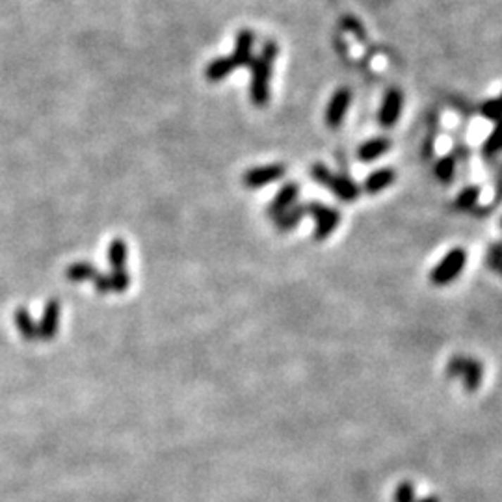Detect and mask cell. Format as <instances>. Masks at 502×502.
Wrapping results in <instances>:
<instances>
[{
	"label": "cell",
	"mask_w": 502,
	"mask_h": 502,
	"mask_svg": "<svg viewBox=\"0 0 502 502\" xmlns=\"http://www.w3.org/2000/svg\"><path fill=\"white\" fill-rule=\"evenodd\" d=\"M277 43L275 42H266L263 47V52H261L259 58H253L251 62V71H253V80H251V101H253L255 106H264L268 103L270 99V75H272V63L277 58Z\"/></svg>",
	"instance_id": "cell-1"
},
{
	"label": "cell",
	"mask_w": 502,
	"mask_h": 502,
	"mask_svg": "<svg viewBox=\"0 0 502 502\" xmlns=\"http://www.w3.org/2000/svg\"><path fill=\"white\" fill-rule=\"evenodd\" d=\"M253 32L251 30H242L237 37V49L231 56L227 58H220V60H214L211 65L207 68V78L213 80V82H218L233 73L237 68H244V65H251L253 62V56H251V47H253Z\"/></svg>",
	"instance_id": "cell-2"
},
{
	"label": "cell",
	"mask_w": 502,
	"mask_h": 502,
	"mask_svg": "<svg viewBox=\"0 0 502 502\" xmlns=\"http://www.w3.org/2000/svg\"><path fill=\"white\" fill-rule=\"evenodd\" d=\"M465 263H467L465 249L461 248L451 249V251L443 257V261L432 270L430 281L437 287L448 285V283L458 280V275L461 274V270H463Z\"/></svg>",
	"instance_id": "cell-3"
},
{
	"label": "cell",
	"mask_w": 502,
	"mask_h": 502,
	"mask_svg": "<svg viewBox=\"0 0 502 502\" xmlns=\"http://www.w3.org/2000/svg\"><path fill=\"white\" fill-rule=\"evenodd\" d=\"M306 208L307 214L315 220V239L326 240L327 237H332L333 231L341 223V213L337 208L322 205L320 201L307 203Z\"/></svg>",
	"instance_id": "cell-4"
},
{
	"label": "cell",
	"mask_w": 502,
	"mask_h": 502,
	"mask_svg": "<svg viewBox=\"0 0 502 502\" xmlns=\"http://www.w3.org/2000/svg\"><path fill=\"white\" fill-rule=\"evenodd\" d=\"M285 175V166L283 164H268V166L251 168L242 175V184L249 190H257L263 188L270 182L280 181L281 177Z\"/></svg>",
	"instance_id": "cell-5"
},
{
	"label": "cell",
	"mask_w": 502,
	"mask_h": 502,
	"mask_svg": "<svg viewBox=\"0 0 502 502\" xmlns=\"http://www.w3.org/2000/svg\"><path fill=\"white\" fill-rule=\"evenodd\" d=\"M350 103H352V94L348 88H339L332 95V101H330L326 110V123L330 129H337L342 123Z\"/></svg>",
	"instance_id": "cell-6"
},
{
	"label": "cell",
	"mask_w": 502,
	"mask_h": 502,
	"mask_svg": "<svg viewBox=\"0 0 502 502\" xmlns=\"http://www.w3.org/2000/svg\"><path fill=\"white\" fill-rule=\"evenodd\" d=\"M402 104H404V95L400 89H389L387 95L383 97L382 108H379L378 120L383 127H393L400 118V112H402Z\"/></svg>",
	"instance_id": "cell-7"
},
{
	"label": "cell",
	"mask_w": 502,
	"mask_h": 502,
	"mask_svg": "<svg viewBox=\"0 0 502 502\" xmlns=\"http://www.w3.org/2000/svg\"><path fill=\"white\" fill-rule=\"evenodd\" d=\"M298 194H300V187L298 182H287L285 187H281L280 192L275 194L272 203L268 207V214L270 218H277L280 214H283L285 211H289L292 205H296V199H298Z\"/></svg>",
	"instance_id": "cell-8"
},
{
	"label": "cell",
	"mask_w": 502,
	"mask_h": 502,
	"mask_svg": "<svg viewBox=\"0 0 502 502\" xmlns=\"http://www.w3.org/2000/svg\"><path fill=\"white\" fill-rule=\"evenodd\" d=\"M58 324H60V301L49 300L45 306V313L43 318L37 326V339L39 341H51L54 339L58 332Z\"/></svg>",
	"instance_id": "cell-9"
},
{
	"label": "cell",
	"mask_w": 502,
	"mask_h": 502,
	"mask_svg": "<svg viewBox=\"0 0 502 502\" xmlns=\"http://www.w3.org/2000/svg\"><path fill=\"white\" fill-rule=\"evenodd\" d=\"M326 188H330L333 192V196H337L344 203H353L359 197V187L346 175L333 173Z\"/></svg>",
	"instance_id": "cell-10"
},
{
	"label": "cell",
	"mask_w": 502,
	"mask_h": 502,
	"mask_svg": "<svg viewBox=\"0 0 502 502\" xmlns=\"http://www.w3.org/2000/svg\"><path fill=\"white\" fill-rule=\"evenodd\" d=\"M394 181H396V171L391 170V168H382V170L372 171V173L365 179L363 190L370 194V196H374V194H379V192L391 187Z\"/></svg>",
	"instance_id": "cell-11"
},
{
	"label": "cell",
	"mask_w": 502,
	"mask_h": 502,
	"mask_svg": "<svg viewBox=\"0 0 502 502\" xmlns=\"http://www.w3.org/2000/svg\"><path fill=\"white\" fill-rule=\"evenodd\" d=\"M482 376H484V367L482 363L475 358H465V363H463V370H461L460 378L463 382V387L472 393L480 387L482 383Z\"/></svg>",
	"instance_id": "cell-12"
},
{
	"label": "cell",
	"mask_w": 502,
	"mask_h": 502,
	"mask_svg": "<svg viewBox=\"0 0 502 502\" xmlns=\"http://www.w3.org/2000/svg\"><path fill=\"white\" fill-rule=\"evenodd\" d=\"M307 214V208L306 205H292V207L289 208V211H285L283 214H280L277 218H274L275 222V227L280 229L281 233H289V231H292V229L298 225V223L303 220V216Z\"/></svg>",
	"instance_id": "cell-13"
},
{
	"label": "cell",
	"mask_w": 502,
	"mask_h": 502,
	"mask_svg": "<svg viewBox=\"0 0 502 502\" xmlns=\"http://www.w3.org/2000/svg\"><path fill=\"white\" fill-rule=\"evenodd\" d=\"M389 147H391V142H389L387 138H372V140L359 145L358 158L361 162H374L376 158H379L383 153H387Z\"/></svg>",
	"instance_id": "cell-14"
},
{
	"label": "cell",
	"mask_w": 502,
	"mask_h": 502,
	"mask_svg": "<svg viewBox=\"0 0 502 502\" xmlns=\"http://www.w3.org/2000/svg\"><path fill=\"white\" fill-rule=\"evenodd\" d=\"M15 326L25 341H37V324L32 320L30 313L25 307H19L15 311Z\"/></svg>",
	"instance_id": "cell-15"
},
{
	"label": "cell",
	"mask_w": 502,
	"mask_h": 502,
	"mask_svg": "<svg viewBox=\"0 0 502 502\" xmlns=\"http://www.w3.org/2000/svg\"><path fill=\"white\" fill-rule=\"evenodd\" d=\"M127 244L121 239H114L108 246V263L112 272L118 270H125V263H127Z\"/></svg>",
	"instance_id": "cell-16"
},
{
	"label": "cell",
	"mask_w": 502,
	"mask_h": 502,
	"mask_svg": "<svg viewBox=\"0 0 502 502\" xmlns=\"http://www.w3.org/2000/svg\"><path fill=\"white\" fill-rule=\"evenodd\" d=\"M97 270L89 263H73L68 270H65V277L69 281L80 283V281H94L97 277Z\"/></svg>",
	"instance_id": "cell-17"
},
{
	"label": "cell",
	"mask_w": 502,
	"mask_h": 502,
	"mask_svg": "<svg viewBox=\"0 0 502 502\" xmlns=\"http://www.w3.org/2000/svg\"><path fill=\"white\" fill-rule=\"evenodd\" d=\"M456 164H458V158L454 155H446L439 158L435 164V177L445 184L452 182V179L456 177Z\"/></svg>",
	"instance_id": "cell-18"
},
{
	"label": "cell",
	"mask_w": 502,
	"mask_h": 502,
	"mask_svg": "<svg viewBox=\"0 0 502 502\" xmlns=\"http://www.w3.org/2000/svg\"><path fill=\"white\" fill-rule=\"evenodd\" d=\"M478 197H480V190L477 187H467L460 192V196L456 197L454 208L456 211H472L477 207Z\"/></svg>",
	"instance_id": "cell-19"
},
{
	"label": "cell",
	"mask_w": 502,
	"mask_h": 502,
	"mask_svg": "<svg viewBox=\"0 0 502 502\" xmlns=\"http://www.w3.org/2000/svg\"><path fill=\"white\" fill-rule=\"evenodd\" d=\"M501 151H502V120H498L495 130H493L491 136L487 138L484 147H482V153H484V156H487V158H491V156H495L497 153H501Z\"/></svg>",
	"instance_id": "cell-20"
},
{
	"label": "cell",
	"mask_w": 502,
	"mask_h": 502,
	"mask_svg": "<svg viewBox=\"0 0 502 502\" xmlns=\"http://www.w3.org/2000/svg\"><path fill=\"white\" fill-rule=\"evenodd\" d=\"M112 292H125L130 287V275L127 270H118L108 275Z\"/></svg>",
	"instance_id": "cell-21"
},
{
	"label": "cell",
	"mask_w": 502,
	"mask_h": 502,
	"mask_svg": "<svg viewBox=\"0 0 502 502\" xmlns=\"http://www.w3.org/2000/svg\"><path fill=\"white\" fill-rule=\"evenodd\" d=\"M482 115L491 121L502 120V103L501 99H489L482 104Z\"/></svg>",
	"instance_id": "cell-22"
},
{
	"label": "cell",
	"mask_w": 502,
	"mask_h": 502,
	"mask_svg": "<svg viewBox=\"0 0 502 502\" xmlns=\"http://www.w3.org/2000/svg\"><path fill=\"white\" fill-rule=\"evenodd\" d=\"M487 266L502 275V242L489 246V249H487Z\"/></svg>",
	"instance_id": "cell-23"
},
{
	"label": "cell",
	"mask_w": 502,
	"mask_h": 502,
	"mask_svg": "<svg viewBox=\"0 0 502 502\" xmlns=\"http://www.w3.org/2000/svg\"><path fill=\"white\" fill-rule=\"evenodd\" d=\"M415 487L411 482H402L394 491V502H415Z\"/></svg>",
	"instance_id": "cell-24"
},
{
	"label": "cell",
	"mask_w": 502,
	"mask_h": 502,
	"mask_svg": "<svg viewBox=\"0 0 502 502\" xmlns=\"http://www.w3.org/2000/svg\"><path fill=\"white\" fill-rule=\"evenodd\" d=\"M311 175L313 179H315L318 184H322V187H327V182H330V179H332L333 171L330 170L327 166H324V164H315L311 170Z\"/></svg>",
	"instance_id": "cell-25"
},
{
	"label": "cell",
	"mask_w": 502,
	"mask_h": 502,
	"mask_svg": "<svg viewBox=\"0 0 502 502\" xmlns=\"http://www.w3.org/2000/svg\"><path fill=\"white\" fill-rule=\"evenodd\" d=\"M463 363H465V356H454L446 365V376L451 379L460 378L461 370H463Z\"/></svg>",
	"instance_id": "cell-26"
},
{
	"label": "cell",
	"mask_w": 502,
	"mask_h": 502,
	"mask_svg": "<svg viewBox=\"0 0 502 502\" xmlns=\"http://www.w3.org/2000/svg\"><path fill=\"white\" fill-rule=\"evenodd\" d=\"M95 283V289H97L99 294H108V292H112V287H110V277L108 275H104L99 272L97 277L94 280Z\"/></svg>",
	"instance_id": "cell-27"
},
{
	"label": "cell",
	"mask_w": 502,
	"mask_h": 502,
	"mask_svg": "<svg viewBox=\"0 0 502 502\" xmlns=\"http://www.w3.org/2000/svg\"><path fill=\"white\" fill-rule=\"evenodd\" d=\"M342 28H344V30H352L353 34H358L361 39L365 37V30H363L361 23H359L358 19H353V17H346V19L342 21Z\"/></svg>",
	"instance_id": "cell-28"
},
{
	"label": "cell",
	"mask_w": 502,
	"mask_h": 502,
	"mask_svg": "<svg viewBox=\"0 0 502 502\" xmlns=\"http://www.w3.org/2000/svg\"><path fill=\"white\" fill-rule=\"evenodd\" d=\"M415 502H441V501L437 497H434V495H432V497H426V498H422V501H415Z\"/></svg>",
	"instance_id": "cell-29"
},
{
	"label": "cell",
	"mask_w": 502,
	"mask_h": 502,
	"mask_svg": "<svg viewBox=\"0 0 502 502\" xmlns=\"http://www.w3.org/2000/svg\"><path fill=\"white\" fill-rule=\"evenodd\" d=\"M498 99H501V103H502V95H501V97H498Z\"/></svg>",
	"instance_id": "cell-30"
},
{
	"label": "cell",
	"mask_w": 502,
	"mask_h": 502,
	"mask_svg": "<svg viewBox=\"0 0 502 502\" xmlns=\"http://www.w3.org/2000/svg\"><path fill=\"white\" fill-rule=\"evenodd\" d=\"M501 225H502V222H501Z\"/></svg>",
	"instance_id": "cell-31"
}]
</instances>
